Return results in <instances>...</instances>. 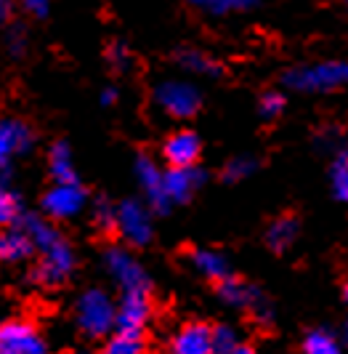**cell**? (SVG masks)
I'll return each mask as SVG.
<instances>
[{"mask_svg":"<svg viewBox=\"0 0 348 354\" xmlns=\"http://www.w3.org/2000/svg\"><path fill=\"white\" fill-rule=\"evenodd\" d=\"M75 319H77V328H80L88 338L109 336V333L117 328V304L112 301V296H109L106 290L90 288V290H86V293L77 299Z\"/></svg>","mask_w":348,"mask_h":354,"instance_id":"6da1fadb","label":"cell"},{"mask_svg":"<svg viewBox=\"0 0 348 354\" xmlns=\"http://www.w3.org/2000/svg\"><path fill=\"white\" fill-rule=\"evenodd\" d=\"M284 86L300 93H325L332 88L348 86V62H319V64H306L287 70L282 77Z\"/></svg>","mask_w":348,"mask_h":354,"instance_id":"7a4b0ae2","label":"cell"},{"mask_svg":"<svg viewBox=\"0 0 348 354\" xmlns=\"http://www.w3.org/2000/svg\"><path fill=\"white\" fill-rule=\"evenodd\" d=\"M104 266L109 277L120 285L122 293H149V274L130 250L112 245L104 253Z\"/></svg>","mask_w":348,"mask_h":354,"instance_id":"3957f363","label":"cell"},{"mask_svg":"<svg viewBox=\"0 0 348 354\" xmlns=\"http://www.w3.org/2000/svg\"><path fill=\"white\" fill-rule=\"evenodd\" d=\"M155 104L175 120H189L197 115L202 104V96L197 86L186 80H165L155 88Z\"/></svg>","mask_w":348,"mask_h":354,"instance_id":"277c9868","label":"cell"},{"mask_svg":"<svg viewBox=\"0 0 348 354\" xmlns=\"http://www.w3.org/2000/svg\"><path fill=\"white\" fill-rule=\"evenodd\" d=\"M72 269H75V253H72L70 243L61 237L51 248L40 250V261L30 272V280L43 288H56L70 277Z\"/></svg>","mask_w":348,"mask_h":354,"instance_id":"5b68a950","label":"cell"},{"mask_svg":"<svg viewBox=\"0 0 348 354\" xmlns=\"http://www.w3.org/2000/svg\"><path fill=\"white\" fill-rule=\"evenodd\" d=\"M115 230L120 232V237L133 245V248H144L152 243V216L149 208L139 203V200H122L117 205V218H115Z\"/></svg>","mask_w":348,"mask_h":354,"instance_id":"8992f818","label":"cell"},{"mask_svg":"<svg viewBox=\"0 0 348 354\" xmlns=\"http://www.w3.org/2000/svg\"><path fill=\"white\" fill-rule=\"evenodd\" d=\"M0 354H48V341L30 319L0 325Z\"/></svg>","mask_w":348,"mask_h":354,"instance_id":"52a82bcc","label":"cell"},{"mask_svg":"<svg viewBox=\"0 0 348 354\" xmlns=\"http://www.w3.org/2000/svg\"><path fill=\"white\" fill-rule=\"evenodd\" d=\"M35 142L32 128L19 120V118H3L0 120V181H8L11 171V158L30 152V147Z\"/></svg>","mask_w":348,"mask_h":354,"instance_id":"ba28073f","label":"cell"},{"mask_svg":"<svg viewBox=\"0 0 348 354\" xmlns=\"http://www.w3.org/2000/svg\"><path fill=\"white\" fill-rule=\"evenodd\" d=\"M218 296H221V301L229 304V306H234V309H250L261 322H269V319H271V306L266 304V299L261 296V290L253 288V285L242 283V280H237V277L221 280V283H218Z\"/></svg>","mask_w":348,"mask_h":354,"instance_id":"9c48e42d","label":"cell"},{"mask_svg":"<svg viewBox=\"0 0 348 354\" xmlns=\"http://www.w3.org/2000/svg\"><path fill=\"white\" fill-rule=\"evenodd\" d=\"M88 203V192L80 187V181L75 184H53L51 189L43 195V213L48 218H72L86 208Z\"/></svg>","mask_w":348,"mask_h":354,"instance_id":"30bf717a","label":"cell"},{"mask_svg":"<svg viewBox=\"0 0 348 354\" xmlns=\"http://www.w3.org/2000/svg\"><path fill=\"white\" fill-rule=\"evenodd\" d=\"M133 171H136V178H139V187L144 189L146 205L157 213L171 211V200L165 195V171H160V165L152 158H146V155L136 158Z\"/></svg>","mask_w":348,"mask_h":354,"instance_id":"8fae6325","label":"cell"},{"mask_svg":"<svg viewBox=\"0 0 348 354\" xmlns=\"http://www.w3.org/2000/svg\"><path fill=\"white\" fill-rule=\"evenodd\" d=\"M149 317H152L149 293H122L120 304H117V328L115 330L144 333Z\"/></svg>","mask_w":348,"mask_h":354,"instance_id":"7c38bea8","label":"cell"},{"mask_svg":"<svg viewBox=\"0 0 348 354\" xmlns=\"http://www.w3.org/2000/svg\"><path fill=\"white\" fill-rule=\"evenodd\" d=\"M171 354H213V328L205 322H186L171 338Z\"/></svg>","mask_w":348,"mask_h":354,"instance_id":"4fadbf2b","label":"cell"},{"mask_svg":"<svg viewBox=\"0 0 348 354\" xmlns=\"http://www.w3.org/2000/svg\"><path fill=\"white\" fill-rule=\"evenodd\" d=\"M200 149L202 144L194 131H175L162 144V155L171 162V168H192L200 158Z\"/></svg>","mask_w":348,"mask_h":354,"instance_id":"5bb4252c","label":"cell"},{"mask_svg":"<svg viewBox=\"0 0 348 354\" xmlns=\"http://www.w3.org/2000/svg\"><path fill=\"white\" fill-rule=\"evenodd\" d=\"M205 181V174L200 168H171L165 171V195L171 200V205L186 203L194 195V189H200V184Z\"/></svg>","mask_w":348,"mask_h":354,"instance_id":"9a60e30c","label":"cell"},{"mask_svg":"<svg viewBox=\"0 0 348 354\" xmlns=\"http://www.w3.org/2000/svg\"><path fill=\"white\" fill-rule=\"evenodd\" d=\"M32 253H35V245L19 224H11L0 232V261L19 264V261H27Z\"/></svg>","mask_w":348,"mask_h":354,"instance_id":"2e32d148","label":"cell"},{"mask_svg":"<svg viewBox=\"0 0 348 354\" xmlns=\"http://www.w3.org/2000/svg\"><path fill=\"white\" fill-rule=\"evenodd\" d=\"M192 264L202 277H208V280H213V283H221V280L231 277V269H229L226 256L218 253V250L197 248L192 253Z\"/></svg>","mask_w":348,"mask_h":354,"instance_id":"e0dca14e","label":"cell"},{"mask_svg":"<svg viewBox=\"0 0 348 354\" xmlns=\"http://www.w3.org/2000/svg\"><path fill=\"white\" fill-rule=\"evenodd\" d=\"M48 171H51L53 184H75L77 171H75V160L67 142H56L48 152Z\"/></svg>","mask_w":348,"mask_h":354,"instance_id":"ac0fdd59","label":"cell"},{"mask_svg":"<svg viewBox=\"0 0 348 354\" xmlns=\"http://www.w3.org/2000/svg\"><path fill=\"white\" fill-rule=\"evenodd\" d=\"M298 237V218L296 216H279L277 221H271V227L266 230V245L271 250H287Z\"/></svg>","mask_w":348,"mask_h":354,"instance_id":"d6986e66","label":"cell"},{"mask_svg":"<svg viewBox=\"0 0 348 354\" xmlns=\"http://www.w3.org/2000/svg\"><path fill=\"white\" fill-rule=\"evenodd\" d=\"M330 189L335 200L348 203V149L346 147H338L332 152L330 162Z\"/></svg>","mask_w":348,"mask_h":354,"instance_id":"ffe728a7","label":"cell"},{"mask_svg":"<svg viewBox=\"0 0 348 354\" xmlns=\"http://www.w3.org/2000/svg\"><path fill=\"white\" fill-rule=\"evenodd\" d=\"M175 62L186 72H194V75H213V77L221 75V64H218L213 56L197 51V48H184V51H178Z\"/></svg>","mask_w":348,"mask_h":354,"instance_id":"44dd1931","label":"cell"},{"mask_svg":"<svg viewBox=\"0 0 348 354\" xmlns=\"http://www.w3.org/2000/svg\"><path fill=\"white\" fill-rule=\"evenodd\" d=\"M102 354H146V338L144 333L115 330V336L104 344Z\"/></svg>","mask_w":348,"mask_h":354,"instance_id":"7402d4cb","label":"cell"},{"mask_svg":"<svg viewBox=\"0 0 348 354\" xmlns=\"http://www.w3.org/2000/svg\"><path fill=\"white\" fill-rule=\"evenodd\" d=\"M303 354H343V346L330 330H311L303 338Z\"/></svg>","mask_w":348,"mask_h":354,"instance_id":"603a6c76","label":"cell"},{"mask_svg":"<svg viewBox=\"0 0 348 354\" xmlns=\"http://www.w3.org/2000/svg\"><path fill=\"white\" fill-rule=\"evenodd\" d=\"M19 216H21L19 195L8 187V181H0V230L17 224Z\"/></svg>","mask_w":348,"mask_h":354,"instance_id":"cb8c5ba5","label":"cell"},{"mask_svg":"<svg viewBox=\"0 0 348 354\" xmlns=\"http://www.w3.org/2000/svg\"><path fill=\"white\" fill-rule=\"evenodd\" d=\"M258 171V160L250 158V155H240V158L229 160L226 165H224V181L229 184H237V181H242V178H250V174H255Z\"/></svg>","mask_w":348,"mask_h":354,"instance_id":"d4e9b609","label":"cell"},{"mask_svg":"<svg viewBox=\"0 0 348 354\" xmlns=\"http://www.w3.org/2000/svg\"><path fill=\"white\" fill-rule=\"evenodd\" d=\"M200 6L213 17H226L234 11H253L258 6V0H202Z\"/></svg>","mask_w":348,"mask_h":354,"instance_id":"484cf974","label":"cell"},{"mask_svg":"<svg viewBox=\"0 0 348 354\" xmlns=\"http://www.w3.org/2000/svg\"><path fill=\"white\" fill-rule=\"evenodd\" d=\"M237 346H240L237 333H234L229 325L213 328V354H231Z\"/></svg>","mask_w":348,"mask_h":354,"instance_id":"4316f807","label":"cell"},{"mask_svg":"<svg viewBox=\"0 0 348 354\" xmlns=\"http://www.w3.org/2000/svg\"><path fill=\"white\" fill-rule=\"evenodd\" d=\"M258 112H261V118H266V120L279 118V115L284 112V96H282L279 91H269V93H263L261 104H258Z\"/></svg>","mask_w":348,"mask_h":354,"instance_id":"83f0119b","label":"cell"},{"mask_svg":"<svg viewBox=\"0 0 348 354\" xmlns=\"http://www.w3.org/2000/svg\"><path fill=\"white\" fill-rule=\"evenodd\" d=\"M115 218H117V205H112L109 200H96L93 205V221L99 230H115Z\"/></svg>","mask_w":348,"mask_h":354,"instance_id":"f1b7e54d","label":"cell"},{"mask_svg":"<svg viewBox=\"0 0 348 354\" xmlns=\"http://www.w3.org/2000/svg\"><path fill=\"white\" fill-rule=\"evenodd\" d=\"M106 59H109V64L115 67V70H125L128 64H130V53H128V46L125 43H112L109 46V51H106Z\"/></svg>","mask_w":348,"mask_h":354,"instance_id":"f546056e","label":"cell"},{"mask_svg":"<svg viewBox=\"0 0 348 354\" xmlns=\"http://www.w3.org/2000/svg\"><path fill=\"white\" fill-rule=\"evenodd\" d=\"M6 46H8V51L14 53V56H21L24 48H27V32H24V27L14 24L8 30V35H6Z\"/></svg>","mask_w":348,"mask_h":354,"instance_id":"4dcf8cb0","label":"cell"},{"mask_svg":"<svg viewBox=\"0 0 348 354\" xmlns=\"http://www.w3.org/2000/svg\"><path fill=\"white\" fill-rule=\"evenodd\" d=\"M24 3V8L32 14V17L43 19L48 17V8H51V0H21Z\"/></svg>","mask_w":348,"mask_h":354,"instance_id":"1f68e13d","label":"cell"},{"mask_svg":"<svg viewBox=\"0 0 348 354\" xmlns=\"http://www.w3.org/2000/svg\"><path fill=\"white\" fill-rule=\"evenodd\" d=\"M115 102H117V88H115V86H106V88L102 91V104L112 106Z\"/></svg>","mask_w":348,"mask_h":354,"instance_id":"d6a6232c","label":"cell"},{"mask_svg":"<svg viewBox=\"0 0 348 354\" xmlns=\"http://www.w3.org/2000/svg\"><path fill=\"white\" fill-rule=\"evenodd\" d=\"M11 8H14V0H0V21L11 17Z\"/></svg>","mask_w":348,"mask_h":354,"instance_id":"836d02e7","label":"cell"},{"mask_svg":"<svg viewBox=\"0 0 348 354\" xmlns=\"http://www.w3.org/2000/svg\"><path fill=\"white\" fill-rule=\"evenodd\" d=\"M231 354H258V352H255V349H250V346H242V344H240V346H237Z\"/></svg>","mask_w":348,"mask_h":354,"instance_id":"e575fe53","label":"cell"},{"mask_svg":"<svg viewBox=\"0 0 348 354\" xmlns=\"http://www.w3.org/2000/svg\"><path fill=\"white\" fill-rule=\"evenodd\" d=\"M343 299H346V304H348V283H346V288H343Z\"/></svg>","mask_w":348,"mask_h":354,"instance_id":"d590c367","label":"cell"},{"mask_svg":"<svg viewBox=\"0 0 348 354\" xmlns=\"http://www.w3.org/2000/svg\"><path fill=\"white\" fill-rule=\"evenodd\" d=\"M343 338H346V344H348V322H346V328H343Z\"/></svg>","mask_w":348,"mask_h":354,"instance_id":"8d00e7d4","label":"cell"},{"mask_svg":"<svg viewBox=\"0 0 348 354\" xmlns=\"http://www.w3.org/2000/svg\"><path fill=\"white\" fill-rule=\"evenodd\" d=\"M189 3H197V6H200V3H202V0H189Z\"/></svg>","mask_w":348,"mask_h":354,"instance_id":"74e56055","label":"cell"},{"mask_svg":"<svg viewBox=\"0 0 348 354\" xmlns=\"http://www.w3.org/2000/svg\"><path fill=\"white\" fill-rule=\"evenodd\" d=\"M75 354H86V352H75Z\"/></svg>","mask_w":348,"mask_h":354,"instance_id":"f35d334b","label":"cell"},{"mask_svg":"<svg viewBox=\"0 0 348 354\" xmlns=\"http://www.w3.org/2000/svg\"><path fill=\"white\" fill-rule=\"evenodd\" d=\"M346 3H348V0H346Z\"/></svg>","mask_w":348,"mask_h":354,"instance_id":"ab89813d","label":"cell"}]
</instances>
